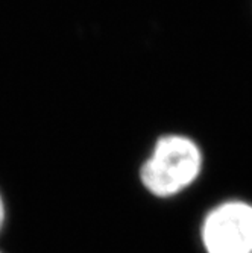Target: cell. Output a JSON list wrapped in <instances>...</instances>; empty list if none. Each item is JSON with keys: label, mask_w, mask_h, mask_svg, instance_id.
<instances>
[{"label": "cell", "mask_w": 252, "mask_h": 253, "mask_svg": "<svg viewBox=\"0 0 252 253\" xmlns=\"http://www.w3.org/2000/svg\"><path fill=\"white\" fill-rule=\"evenodd\" d=\"M203 169V152L193 138L166 133L153 143L140 166L143 188L158 199H170L184 193L198 180Z\"/></svg>", "instance_id": "obj_1"}, {"label": "cell", "mask_w": 252, "mask_h": 253, "mask_svg": "<svg viewBox=\"0 0 252 253\" xmlns=\"http://www.w3.org/2000/svg\"><path fill=\"white\" fill-rule=\"evenodd\" d=\"M199 237L205 253H252V203H217L203 215Z\"/></svg>", "instance_id": "obj_2"}, {"label": "cell", "mask_w": 252, "mask_h": 253, "mask_svg": "<svg viewBox=\"0 0 252 253\" xmlns=\"http://www.w3.org/2000/svg\"><path fill=\"white\" fill-rule=\"evenodd\" d=\"M6 221H8V205H6L3 193L0 191V235L5 231Z\"/></svg>", "instance_id": "obj_3"}, {"label": "cell", "mask_w": 252, "mask_h": 253, "mask_svg": "<svg viewBox=\"0 0 252 253\" xmlns=\"http://www.w3.org/2000/svg\"><path fill=\"white\" fill-rule=\"evenodd\" d=\"M0 253H3V252H2V250H0Z\"/></svg>", "instance_id": "obj_4"}]
</instances>
